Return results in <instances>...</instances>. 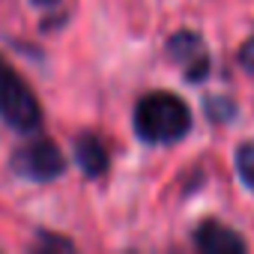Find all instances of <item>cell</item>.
I'll list each match as a JSON object with an SVG mask.
<instances>
[{
  "mask_svg": "<svg viewBox=\"0 0 254 254\" xmlns=\"http://www.w3.org/2000/svg\"><path fill=\"white\" fill-rule=\"evenodd\" d=\"M135 129L144 141L168 144L191 129V114L174 93H150L135 108Z\"/></svg>",
  "mask_w": 254,
  "mask_h": 254,
  "instance_id": "cell-1",
  "label": "cell"
},
{
  "mask_svg": "<svg viewBox=\"0 0 254 254\" xmlns=\"http://www.w3.org/2000/svg\"><path fill=\"white\" fill-rule=\"evenodd\" d=\"M0 117L6 120V126L24 135L36 132L42 126V108L36 96L3 57H0Z\"/></svg>",
  "mask_w": 254,
  "mask_h": 254,
  "instance_id": "cell-2",
  "label": "cell"
},
{
  "mask_svg": "<svg viewBox=\"0 0 254 254\" xmlns=\"http://www.w3.org/2000/svg\"><path fill=\"white\" fill-rule=\"evenodd\" d=\"M12 165H15V171L21 177H30L36 183H48V180H54V177H60L66 171V162H63L60 150L48 138H36L27 147H21L12 156Z\"/></svg>",
  "mask_w": 254,
  "mask_h": 254,
  "instance_id": "cell-3",
  "label": "cell"
},
{
  "mask_svg": "<svg viewBox=\"0 0 254 254\" xmlns=\"http://www.w3.org/2000/svg\"><path fill=\"white\" fill-rule=\"evenodd\" d=\"M168 54H171V60L189 66V81H200V78L209 72V57H206V51H203L197 33H191V30L174 33V36L168 39Z\"/></svg>",
  "mask_w": 254,
  "mask_h": 254,
  "instance_id": "cell-4",
  "label": "cell"
},
{
  "mask_svg": "<svg viewBox=\"0 0 254 254\" xmlns=\"http://www.w3.org/2000/svg\"><path fill=\"white\" fill-rule=\"evenodd\" d=\"M194 245L203 248V251H209V254H239V251H245V239L236 230H230V227H224L218 221L197 224Z\"/></svg>",
  "mask_w": 254,
  "mask_h": 254,
  "instance_id": "cell-5",
  "label": "cell"
},
{
  "mask_svg": "<svg viewBox=\"0 0 254 254\" xmlns=\"http://www.w3.org/2000/svg\"><path fill=\"white\" fill-rule=\"evenodd\" d=\"M75 159L87 177H102L108 171V150L96 135H84L75 144Z\"/></svg>",
  "mask_w": 254,
  "mask_h": 254,
  "instance_id": "cell-6",
  "label": "cell"
},
{
  "mask_svg": "<svg viewBox=\"0 0 254 254\" xmlns=\"http://www.w3.org/2000/svg\"><path fill=\"white\" fill-rule=\"evenodd\" d=\"M236 171L248 189H254V144H242L236 153Z\"/></svg>",
  "mask_w": 254,
  "mask_h": 254,
  "instance_id": "cell-7",
  "label": "cell"
},
{
  "mask_svg": "<svg viewBox=\"0 0 254 254\" xmlns=\"http://www.w3.org/2000/svg\"><path fill=\"white\" fill-rule=\"evenodd\" d=\"M206 111L212 120H230L233 117V102L227 99H206Z\"/></svg>",
  "mask_w": 254,
  "mask_h": 254,
  "instance_id": "cell-8",
  "label": "cell"
},
{
  "mask_svg": "<svg viewBox=\"0 0 254 254\" xmlns=\"http://www.w3.org/2000/svg\"><path fill=\"white\" fill-rule=\"evenodd\" d=\"M239 63H242V69H245V72H251V75H254V39H248V42L239 48Z\"/></svg>",
  "mask_w": 254,
  "mask_h": 254,
  "instance_id": "cell-9",
  "label": "cell"
},
{
  "mask_svg": "<svg viewBox=\"0 0 254 254\" xmlns=\"http://www.w3.org/2000/svg\"><path fill=\"white\" fill-rule=\"evenodd\" d=\"M42 245H48V248H66V251L72 248V242H69V239H60V236H48V233L42 236Z\"/></svg>",
  "mask_w": 254,
  "mask_h": 254,
  "instance_id": "cell-10",
  "label": "cell"
},
{
  "mask_svg": "<svg viewBox=\"0 0 254 254\" xmlns=\"http://www.w3.org/2000/svg\"><path fill=\"white\" fill-rule=\"evenodd\" d=\"M33 3H39V6H54V3H60V0H33Z\"/></svg>",
  "mask_w": 254,
  "mask_h": 254,
  "instance_id": "cell-11",
  "label": "cell"
}]
</instances>
